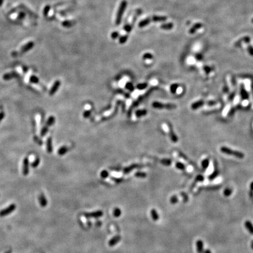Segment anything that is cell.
Here are the masks:
<instances>
[{"label": "cell", "instance_id": "1", "mask_svg": "<svg viewBox=\"0 0 253 253\" xmlns=\"http://www.w3.org/2000/svg\"><path fill=\"white\" fill-rule=\"evenodd\" d=\"M127 7V1L126 0H123L121 2L120 4L119 8H118V11L117 12L116 18H115V25L117 26L120 25L122 20V17H123L124 13L125 12V9Z\"/></svg>", "mask_w": 253, "mask_h": 253}, {"label": "cell", "instance_id": "2", "mask_svg": "<svg viewBox=\"0 0 253 253\" xmlns=\"http://www.w3.org/2000/svg\"><path fill=\"white\" fill-rule=\"evenodd\" d=\"M220 151L222 153H223V154H227V155H228L233 156V157H235L238 158H240V159H242V158H243L244 157V154H243L242 152L237 151H233V150L230 149V148H228L226 147H221Z\"/></svg>", "mask_w": 253, "mask_h": 253}, {"label": "cell", "instance_id": "3", "mask_svg": "<svg viewBox=\"0 0 253 253\" xmlns=\"http://www.w3.org/2000/svg\"><path fill=\"white\" fill-rule=\"evenodd\" d=\"M152 107L157 109H174L176 107V105L172 104H162V103L155 101L153 102Z\"/></svg>", "mask_w": 253, "mask_h": 253}, {"label": "cell", "instance_id": "4", "mask_svg": "<svg viewBox=\"0 0 253 253\" xmlns=\"http://www.w3.org/2000/svg\"><path fill=\"white\" fill-rule=\"evenodd\" d=\"M17 206L16 204L12 203L8 206L6 208L0 211V217H4L8 215L9 214H11L16 209Z\"/></svg>", "mask_w": 253, "mask_h": 253}, {"label": "cell", "instance_id": "5", "mask_svg": "<svg viewBox=\"0 0 253 253\" xmlns=\"http://www.w3.org/2000/svg\"><path fill=\"white\" fill-rule=\"evenodd\" d=\"M84 216L87 218H99L103 216V212L101 210H97L96 211H93V212H90V213H84L83 214Z\"/></svg>", "mask_w": 253, "mask_h": 253}, {"label": "cell", "instance_id": "6", "mask_svg": "<svg viewBox=\"0 0 253 253\" xmlns=\"http://www.w3.org/2000/svg\"><path fill=\"white\" fill-rule=\"evenodd\" d=\"M34 46V42L32 41H30V42H27L26 44H25V45H23L21 48L20 49L19 52L18 53H24L28 52L29 50H31L33 47Z\"/></svg>", "mask_w": 253, "mask_h": 253}, {"label": "cell", "instance_id": "7", "mask_svg": "<svg viewBox=\"0 0 253 253\" xmlns=\"http://www.w3.org/2000/svg\"><path fill=\"white\" fill-rule=\"evenodd\" d=\"M29 161L27 157H25L23 161V169L22 174L24 176H26L29 174Z\"/></svg>", "mask_w": 253, "mask_h": 253}, {"label": "cell", "instance_id": "8", "mask_svg": "<svg viewBox=\"0 0 253 253\" xmlns=\"http://www.w3.org/2000/svg\"><path fill=\"white\" fill-rule=\"evenodd\" d=\"M61 81L59 80H56L55 81L53 84L52 87H51V90L49 91V95L50 96H53L55 94V93L58 91V88H59L60 86H61Z\"/></svg>", "mask_w": 253, "mask_h": 253}, {"label": "cell", "instance_id": "9", "mask_svg": "<svg viewBox=\"0 0 253 253\" xmlns=\"http://www.w3.org/2000/svg\"><path fill=\"white\" fill-rule=\"evenodd\" d=\"M121 238L120 236H114L110 240V241H108V245L110 247H113L114 245H116L117 244H118L120 242V240H121Z\"/></svg>", "mask_w": 253, "mask_h": 253}, {"label": "cell", "instance_id": "10", "mask_svg": "<svg viewBox=\"0 0 253 253\" xmlns=\"http://www.w3.org/2000/svg\"><path fill=\"white\" fill-rule=\"evenodd\" d=\"M38 199H39V204L42 207V208H45L47 206V204H48V201H47L45 196L43 193L40 194Z\"/></svg>", "mask_w": 253, "mask_h": 253}, {"label": "cell", "instance_id": "11", "mask_svg": "<svg viewBox=\"0 0 253 253\" xmlns=\"http://www.w3.org/2000/svg\"><path fill=\"white\" fill-rule=\"evenodd\" d=\"M150 21H154V22H163L165 21L167 19V17L165 16H152L151 17H149Z\"/></svg>", "mask_w": 253, "mask_h": 253}, {"label": "cell", "instance_id": "12", "mask_svg": "<svg viewBox=\"0 0 253 253\" xmlns=\"http://www.w3.org/2000/svg\"><path fill=\"white\" fill-rule=\"evenodd\" d=\"M19 76L18 74H17L16 72H11V73H8L4 74L2 76L4 80H9L11 79L12 78H17V77Z\"/></svg>", "mask_w": 253, "mask_h": 253}, {"label": "cell", "instance_id": "13", "mask_svg": "<svg viewBox=\"0 0 253 253\" xmlns=\"http://www.w3.org/2000/svg\"><path fill=\"white\" fill-rule=\"evenodd\" d=\"M196 246L198 253H203L204 252V246L203 242L201 240H199L196 242Z\"/></svg>", "mask_w": 253, "mask_h": 253}, {"label": "cell", "instance_id": "14", "mask_svg": "<svg viewBox=\"0 0 253 253\" xmlns=\"http://www.w3.org/2000/svg\"><path fill=\"white\" fill-rule=\"evenodd\" d=\"M46 151L49 154H51L53 152V146H52V138L51 137H49L46 141Z\"/></svg>", "mask_w": 253, "mask_h": 253}, {"label": "cell", "instance_id": "15", "mask_svg": "<svg viewBox=\"0 0 253 253\" xmlns=\"http://www.w3.org/2000/svg\"><path fill=\"white\" fill-rule=\"evenodd\" d=\"M202 26H203V25H202V24H201V23H196L195 25H193V26L192 27L191 29H190L189 31V32L190 34H195V32L197 31V30L199 29Z\"/></svg>", "mask_w": 253, "mask_h": 253}, {"label": "cell", "instance_id": "16", "mask_svg": "<svg viewBox=\"0 0 253 253\" xmlns=\"http://www.w3.org/2000/svg\"><path fill=\"white\" fill-rule=\"evenodd\" d=\"M250 40H251V39H250V38L249 36H245V37H244V38L239 39L238 41H237V42L235 43L234 45H235V46H236V47L238 46L241 45V44L243 42H244L245 43H249L250 42Z\"/></svg>", "mask_w": 253, "mask_h": 253}, {"label": "cell", "instance_id": "17", "mask_svg": "<svg viewBox=\"0 0 253 253\" xmlns=\"http://www.w3.org/2000/svg\"><path fill=\"white\" fill-rule=\"evenodd\" d=\"M245 227L247 228V230L248 231V232L250 233L251 234L253 235V224L249 220H247L245 222Z\"/></svg>", "mask_w": 253, "mask_h": 253}, {"label": "cell", "instance_id": "18", "mask_svg": "<svg viewBox=\"0 0 253 253\" xmlns=\"http://www.w3.org/2000/svg\"><path fill=\"white\" fill-rule=\"evenodd\" d=\"M150 22H151V21H150L149 18L148 17V18H145V19L140 21L139 24H138V26H139L140 28H143V27H145L147 26L148 25H149Z\"/></svg>", "mask_w": 253, "mask_h": 253}, {"label": "cell", "instance_id": "19", "mask_svg": "<svg viewBox=\"0 0 253 253\" xmlns=\"http://www.w3.org/2000/svg\"><path fill=\"white\" fill-rule=\"evenodd\" d=\"M76 22L74 21H69V20H67V21H63L62 23V26L65 28H70L73 26L75 24Z\"/></svg>", "mask_w": 253, "mask_h": 253}, {"label": "cell", "instance_id": "20", "mask_svg": "<svg viewBox=\"0 0 253 253\" xmlns=\"http://www.w3.org/2000/svg\"><path fill=\"white\" fill-rule=\"evenodd\" d=\"M173 27H174V24L172 22L163 24L161 25V29L164 30H171L172 29Z\"/></svg>", "mask_w": 253, "mask_h": 253}, {"label": "cell", "instance_id": "21", "mask_svg": "<svg viewBox=\"0 0 253 253\" xmlns=\"http://www.w3.org/2000/svg\"><path fill=\"white\" fill-rule=\"evenodd\" d=\"M151 218H152L153 220L155 221L158 220L159 217V215H158V212H157V210H156L155 209H152L151 210Z\"/></svg>", "mask_w": 253, "mask_h": 253}, {"label": "cell", "instance_id": "22", "mask_svg": "<svg viewBox=\"0 0 253 253\" xmlns=\"http://www.w3.org/2000/svg\"><path fill=\"white\" fill-rule=\"evenodd\" d=\"M69 148L66 146H63L59 148L58 151V154L60 156H63L68 151Z\"/></svg>", "mask_w": 253, "mask_h": 253}, {"label": "cell", "instance_id": "23", "mask_svg": "<svg viewBox=\"0 0 253 253\" xmlns=\"http://www.w3.org/2000/svg\"><path fill=\"white\" fill-rule=\"evenodd\" d=\"M168 134L170 137V138H171L173 142H176L177 141H178V138H177V137L176 136L175 134L172 132V131L170 129V128L168 129Z\"/></svg>", "mask_w": 253, "mask_h": 253}, {"label": "cell", "instance_id": "24", "mask_svg": "<svg viewBox=\"0 0 253 253\" xmlns=\"http://www.w3.org/2000/svg\"><path fill=\"white\" fill-rule=\"evenodd\" d=\"M55 123V118L54 116H50L46 121V125L48 127L53 125Z\"/></svg>", "mask_w": 253, "mask_h": 253}, {"label": "cell", "instance_id": "25", "mask_svg": "<svg viewBox=\"0 0 253 253\" xmlns=\"http://www.w3.org/2000/svg\"><path fill=\"white\" fill-rule=\"evenodd\" d=\"M137 167H138V165H136V164H133V165H130V166H129L127 167V168H125V169H124V172L125 173V174H128V173L130 172L131 171H132L134 169L137 168Z\"/></svg>", "mask_w": 253, "mask_h": 253}, {"label": "cell", "instance_id": "26", "mask_svg": "<svg viewBox=\"0 0 253 253\" xmlns=\"http://www.w3.org/2000/svg\"><path fill=\"white\" fill-rule=\"evenodd\" d=\"M147 113L146 110H138L135 112V115L137 117H141L145 115Z\"/></svg>", "mask_w": 253, "mask_h": 253}, {"label": "cell", "instance_id": "27", "mask_svg": "<svg viewBox=\"0 0 253 253\" xmlns=\"http://www.w3.org/2000/svg\"><path fill=\"white\" fill-rule=\"evenodd\" d=\"M50 9H51V5H46V6L45 7V8H44V10H43V14H44V17H48V14H49V12L50 11Z\"/></svg>", "mask_w": 253, "mask_h": 253}, {"label": "cell", "instance_id": "28", "mask_svg": "<svg viewBox=\"0 0 253 253\" xmlns=\"http://www.w3.org/2000/svg\"><path fill=\"white\" fill-rule=\"evenodd\" d=\"M121 214V210L120 208H116L113 211V215L115 218H119Z\"/></svg>", "mask_w": 253, "mask_h": 253}, {"label": "cell", "instance_id": "29", "mask_svg": "<svg viewBox=\"0 0 253 253\" xmlns=\"http://www.w3.org/2000/svg\"><path fill=\"white\" fill-rule=\"evenodd\" d=\"M128 39V35H125L122 36H120L119 38V43L120 44H124L127 42V40Z\"/></svg>", "mask_w": 253, "mask_h": 253}, {"label": "cell", "instance_id": "30", "mask_svg": "<svg viewBox=\"0 0 253 253\" xmlns=\"http://www.w3.org/2000/svg\"><path fill=\"white\" fill-rule=\"evenodd\" d=\"M29 81H30V82L32 83L36 84V83H39V78H38V77H36L35 75H32L30 77Z\"/></svg>", "mask_w": 253, "mask_h": 253}, {"label": "cell", "instance_id": "31", "mask_svg": "<svg viewBox=\"0 0 253 253\" xmlns=\"http://www.w3.org/2000/svg\"><path fill=\"white\" fill-rule=\"evenodd\" d=\"M147 86H148V83H144L138 84L137 85L136 87L137 89L140 90H144L145 89V88H147Z\"/></svg>", "mask_w": 253, "mask_h": 253}, {"label": "cell", "instance_id": "32", "mask_svg": "<svg viewBox=\"0 0 253 253\" xmlns=\"http://www.w3.org/2000/svg\"><path fill=\"white\" fill-rule=\"evenodd\" d=\"M49 127H48L47 125H45L43 128H42L41 131V137H44L46 135V134L48 132V130H49Z\"/></svg>", "mask_w": 253, "mask_h": 253}, {"label": "cell", "instance_id": "33", "mask_svg": "<svg viewBox=\"0 0 253 253\" xmlns=\"http://www.w3.org/2000/svg\"><path fill=\"white\" fill-rule=\"evenodd\" d=\"M125 88L130 91H133L134 90V87L133 84L130 82H127L125 84Z\"/></svg>", "mask_w": 253, "mask_h": 253}, {"label": "cell", "instance_id": "34", "mask_svg": "<svg viewBox=\"0 0 253 253\" xmlns=\"http://www.w3.org/2000/svg\"><path fill=\"white\" fill-rule=\"evenodd\" d=\"M134 175H135V176L137 177V178H144L147 176L146 173L143 172H137Z\"/></svg>", "mask_w": 253, "mask_h": 253}, {"label": "cell", "instance_id": "35", "mask_svg": "<svg viewBox=\"0 0 253 253\" xmlns=\"http://www.w3.org/2000/svg\"><path fill=\"white\" fill-rule=\"evenodd\" d=\"M40 163V159L38 157H37L35 159V161L33 162L32 164H31V166L32 167V168H36L37 166H38V165H39Z\"/></svg>", "mask_w": 253, "mask_h": 253}, {"label": "cell", "instance_id": "36", "mask_svg": "<svg viewBox=\"0 0 253 253\" xmlns=\"http://www.w3.org/2000/svg\"><path fill=\"white\" fill-rule=\"evenodd\" d=\"M132 25L131 24H126L125 26H124V29L125 30V32L127 33H130L132 31Z\"/></svg>", "mask_w": 253, "mask_h": 253}, {"label": "cell", "instance_id": "37", "mask_svg": "<svg viewBox=\"0 0 253 253\" xmlns=\"http://www.w3.org/2000/svg\"><path fill=\"white\" fill-rule=\"evenodd\" d=\"M170 202L171 204H175L178 202V198L176 196H172L170 199Z\"/></svg>", "mask_w": 253, "mask_h": 253}, {"label": "cell", "instance_id": "38", "mask_svg": "<svg viewBox=\"0 0 253 253\" xmlns=\"http://www.w3.org/2000/svg\"><path fill=\"white\" fill-rule=\"evenodd\" d=\"M108 176H109V173H108V171H107L106 170H103V171H102L101 172L100 176L102 178L105 179L107 178V177H108Z\"/></svg>", "mask_w": 253, "mask_h": 253}, {"label": "cell", "instance_id": "39", "mask_svg": "<svg viewBox=\"0 0 253 253\" xmlns=\"http://www.w3.org/2000/svg\"><path fill=\"white\" fill-rule=\"evenodd\" d=\"M223 193L225 196L228 197L231 195V193H232V191H231V189H230L226 188L224 189Z\"/></svg>", "mask_w": 253, "mask_h": 253}, {"label": "cell", "instance_id": "40", "mask_svg": "<svg viewBox=\"0 0 253 253\" xmlns=\"http://www.w3.org/2000/svg\"><path fill=\"white\" fill-rule=\"evenodd\" d=\"M143 59H152L153 58V55L150 53H146L144 54L142 56Z\"/></svg>", "mask_w": 253, "mask_h": 253}, {"label": "cell", "instance_id": "41", "mask_svg": "<svg viewBox=\"0 0 253 253\" xmlns=\"http://www.w3.org/2000/svg\"><path fill=\"white\" fill-rule=\"evenodd\" d=\"M120 33L118 31H114L111 34V37L113 39H116L119 37Z\"/></svg>", "mask_w": 253, "mask_h": 253}, {"label": "cell", "instance_id": "42", "mask_svg": "<svg viewBox=\"0 0 253 253\" xmlns=\"http://www.w3.org/2000/svg\"><path fill=\"white\" fill-rule=\"evenodd\" d=\"M91 115V110H86L85 111H84L83 114V116L84 118H89L90 117V115Z\"/></svg>", "mask_w": 253, "mask_h": 253}, {"label": "cell", "instance_id": "43", "mask_svg": "<svg viewBox=\"0 0 253 253\" xmlns=\"http://www.w3.org/2000/svg\"><path fill=\"white\" fill-rule=\"evenodd\" d=\"M203 104V102L202 101H199V102H197V103H195V104H193L192 105V107H193V108H198V107H199L201 105H202Z\"/></svg>", "mask_w": 253, "mask_h": 253}, {"label": "cell", "instance_id": "44", "mask_svg": "<svg viewBox=\"0 0 253 253\" xmlns=\"http://www.w3.org/2000/svg\"><path fill=\"white\" fill-rule=\"evenodd\" d=\"M34 140H35V142H36L38 144H39V145H42V144H43L42 141H41V140L40 139V138H38V137L34 136Z\"/></svg>", "mask_w": 253, "mask_h": 253}, {"label": "cell", "instance_id": "45", "mask_svg": "<svg viewBox=\"0 0 253 253\" xmlns=\"http://www.w3.org/2000/svg\"><path fill=\"white\" fill-rule=\"evenodd\" d=\"M176 166L177 168H178V169H181V170L185 169V166L183 165V164H181V163H176Z\"/></svg>", "mask_w": 253, "mask_h": 253}, {"label": "cell", "instance_id": "46", "mask_svg": "<svg viewBox=\"0 0 253 253\" xmlns=\"http://www.w3.org/2000/svg\"><path fill=\"white\" fill-rule=\"evenodd\" d=\"M247 49H248V52L250 53V55L253 56V47L251 45H248L247 47Z\"/></svg>", "mask_w": 253, "mask_h": 253}, {"label": "cell", "instance_id": "47", "mask_svg": "<svg viewBox=\"0 0 253 253\" xmlns=\"http://www.w3.org/2000/svg\"><path fill=\"white\" fill-rule=\"evenodd\" d=\"M18 18H19V19H22V18H24V17H25V14L24 12H19V14H18Z\"/></svg>", "mask_w": 253, "mask_h": 253}, {"label": "cell", "instance_id": "48", "mask_svg": "<svg viewBox=\"0 0 253 253\" xmlns=\"http://www.w3.org/2000/svg\"><path fill=\"white\" fill-rule=\"evenodd\" d=\"M162 164H164V165H170V161H169V160H167V159H163L162 161Z\"/></svg>", "mask_w": 253, "mask_h": 253}, {"label": "cell", "instance_id": "49", "mask_svg": "<svg viewBox=\"0 0 253 253\" xmlns=\"http://www.w3.org/2000/svg\"><path fill=\"white\" fill-rule=\"evenodd\" d=\"M208 166V161H204L203 162V166L204 168H207Z\"/></svg>", "mask_w": 253, "mask_h": 253}, {"label": "cell", "instance_id": "50", "mask_svg": "<svg viewBox=\"0 0 253 253\" xmlns=\"http://www.w3.org/2000/svg\"><path fill=\"white\" fill-rule=\"evenodd\" d=\"M4 115H5V114H4V112L0 113V121L3 119L4 117Z\"/></svg>", "mask_w": 253, "mask_h": 253}, {"label": "cell", "instance_id": "51", "mask_svg": "<svg viewBox=\"0 0 253 253\" xmlns=\"http://www.w3.org/2000/svg\"><path fill=\"white\" fill-rule=\"evenodd\" d=\"M203 253H211V252L210 250L207 249V250H206L205 251H204Z\"/></svg>", "mask_w": 253, "mask_h": 253}, {"label": "cell", "instance_id": "52", "mask_svg": "<svg viewBox=\"0 0 253 253\" xmlns=\"http://www.w3.org/2000/svg\"><path fill=\"white\" fill-rule=\"evenodd\" d=\"M27 70H28V68H27L26 66L23 67V71H24V72H26V71H27Z\"/></svg>", "mask_w": 253, "mask_h": 253}, {"label": "cell", "instance_id": "53", "mask_svg": "<svg viewBox=\"0 0 253 253\" xmlns=\"http://www.w3.org/2000/svg\"><path fill=\"white\" fill-rule=\"evenodd\" d=\"M101 225V221H98V222L96 223V226H100Z\"/></svg>", "mask_w": 253, "mask_h": 253}, {"label": "cell", "instance_id": "54", "mask_svg": "<svg viewBox=\"0 0 253 253\" xmlns=\"http://www.w3.org/2000/svg\"><path fill=\"white\" fill-rule=\"evenodd\" d=\"M3 1L4 0H0V7H1V5H2V3H3Z\"/></svg>", "mask_w": 253, "mask_h": 253}, {"label": "cell", "instance_id": "55", "mask_svg": "<svg viewBox=\"0 0 253 253\" xmlns=\"http://www.w3.org/2000/svg\"><path fill=\"white\" fill-rule=\"evenodd\" d=\"M5 253H12V250H8V251H7Z\"/></svg>", "mask_w": 253, "mask_h": 253}, {"label": "cell", "instance_id": "56", "mask_svg": "<svg viewBox=\"0 0 253 253\" xmlns=\"http://www.w3.org/2000/svg\"><path fill=\"white\" fill-rule=\"evenodd\" d=\"M251 189L253 190V182L251 184Z\"/></svg>", "mask_w": 253, "mask_h": 253}, {"label": "cell", "instance_id": "57", "mask_svg": "<svg viewBox=\"0 0 253 253\" xmlns=\"http://www.w3.org/2000/svg\"><path fill=\"white\" fill-rule=\"evenodd\" d=\"M251 248H252V249L253 250V241H252V243H251Z\"/></svg>", "mask_w": 253, "mask_h": 253}, {"label": "cell", "instance_id": "58", "mask_svg": "<svg viewBox=\"0 0 253 253\" xmlns=\"http://www.w3.org/2000/svg\"><path fill=\"white\" fill-rule=\"evenodd\" d=\"M251 22H252L253 23V19H251Z\"/></svg>", "mask_w": 253, "mask_h": 253}]
</instances>
